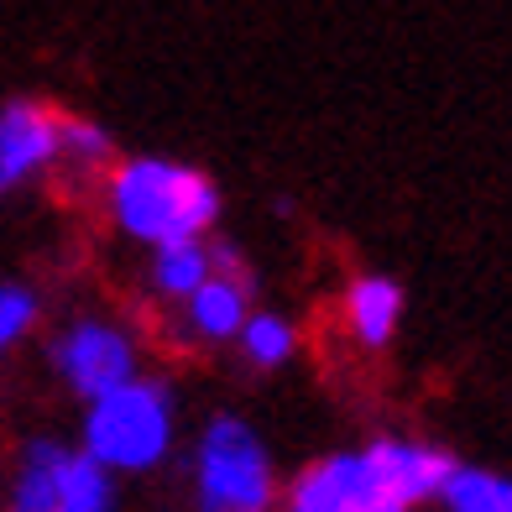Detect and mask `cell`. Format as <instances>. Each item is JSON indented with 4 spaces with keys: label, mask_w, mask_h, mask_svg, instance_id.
Segmentation results:
<instances>
[{
    "label": "cell",
    "mask_w": 512,
    "mask_h": 512,
    "mask_svg": "<svg viewBox=\"0 0 512 512\" xmlns=\"http://www.w3.org/2000/svg\"><path fill=\"white\" fill-rule=\"evenodd\" d=\"M455 465L460 460L418 439H371L298 471L283 486V512H413L445 497Z\"/></svg>",
    "instance_id": "obj_1"
},
{
    "label": "cell",
    "mask_w": 512,
    "mask_h": 512,
    "mask_svg": "<svg viewBox=\"0 0 512 512\" xmlns=\"http://www.w3.org/2000/svg\"><path fill=\"white\" fill-rule=\"evenodd\" d=\"M110 215L131 241L189 246L220 215V189L199 168L173 157H126L110 173Z\"/></svg>",
    "instance_id": "obj_2"
},
{
    "label": "cell",
    "mask_w": 512,
    "mask_h": 512,
    "mask_svg": "<svg viewBox=\"0 0 512 512\" xmlns=\"http://www.w3.org/2000/svg\"><path fill=\"white\" fill-rule=\"evenodd\" d=\"M100 465H110L115 476L152 471L162 455L173 450V398L168 387L152 377H136L126 387L105 392L84 408V445Z\"/></svg>",
    "instance_id": "obj_3"
},
{
    "label": "cell",
    "mask_w": 512,
    "mask_h": 512,
    "mask_svg": "<svg viewBox=\"0 0 512 512\" xmlns=\"http://www.w3.org/2000/svg\"><path fill=\"white\" fill-rule=\"evenodd\" d=\"M194 507L199 512H272L277 476L256 429L236 413H215L194 450Z\"/></svg>",
    "instance_id": "obj_4"
},
{
    "label": "cell",
    "mask_w": 512,
    "mask_h": 512,
    "mask_svg": "<svg viewBox=\"0 0 512 512\" xmlns=\"http://www.w3.org/2000/svg\"><path fill=\"white\" fill-rule=\"evenodd\" d=\"M53 366L84 403H95V398H105V392L136 382V345H131V335L121 330V324L79 319L53 340Z\"/></svg>",
    "instance_id": "obj_5"
},
{
    "label": "cell",
    "mask_w": 512,
    "mask_h": 512,
    "mask_svg": "<svg viewBox=\"0 0 512 512\" xmlns=\"http://www.w3.org/2000/svg\"><path fill=\"white\" fill-rule=\"evenodd\" d=\"M53 157H63V115L37 100L0 105V194L42 173Z\"/></svg>",
    "instance_id": "obj_6"
},
{
    "label": "cell",
    "mask_w": 512,
    "mask_h": 512,
    "mask_svg": "<svg viewBox=\"0 0 512 512\" xmlns=\"http://www.w3.org/2000/svg\"><path fill=\"white\" fill-rule=\"evenodd\" d=\"M189 330L209 345H220V340H241L246 330V319H251V277L241 272L236 262V251L220 246L215 251V277L189 298Z\"/></svg>",
    "instance_id": "obj_7"
},
{
    "label": "cell",
    "mask_w": 512,
    "mask_h": 512,
    "mask_svg": "<svg viewBox=\"0 0 512 512\" xmlns=\"http://www.w3.org/2000/svg\"><path fill=\"white\" fill-rule=\"evenodd\" d=\"M345 319H351L356 340L377 351L403 324V288L392 277H356L351 293H345Z\"/></svg>",
    "instance_id": "obj_8"
},
{
    "label": "cell",
    "mask_w": 512,
    "mask_h": 512,
    "mask_svg": "<svg viewBox=\"0 0 512 512\" xmlns=\"http://www.w3.org/2000/svg\"><path fill=\"white\" fill-rule=\"evenodd\" d=\"M58 512H115V471L89 450L58 455Z\"/></svg>",
    "instance_id": "obj_9"
},
{
    "label": "cell",
    "mask_w": 512,
    "mask_h": 512,
    "mask_svg": "<svg viewBox=\"0 0 512 512\" xmlns=\"http://www.w3.org/2000/svg\"><path fill=\"white\" fill-rule=\"evenodd\" d=\"M209 277H215V251H209L204 241L162 246L152 256V288H157V298H178V304H189Z\"/></svg>",
    "instance_id": "obj_10"
},
{
    "label": "cell",
    "mask_w": 512,
    "mask_h": 512,
    "mask_svg": "<svg viewBox=\"0 0 512 512\" xmlns=\"http://www.w3.org/2000/svg\"><path fill=\"white\" fill-rule=\"evenodd\" d=\"M58 455L63 445H53V439L27 445L11 486V512H58Z\"/></svg>",
    "instance_id": "obj_11"
},
{
    "label": "cell",
    "mask_w": 512,
    "mask_h": 512,
    "mask_svg": "<svg viewBox=\"0 0 512 512\" xmlns=\"http://www.w3.org/2000/svg\"><path fill=\"white\" fill-rule=\"evenodd\" d=\"M439 502H445V512H512V476L481 471V465H455Z\"/></svg>",
    "instance_id": "obj_12"
},
{
    "label": "cell",
    "mask_w": 512,
    "mask_h": 512,
    "mask_svg": "<svg viewBox=\"0 0 512 512\" xmlns=\"http://www.w3.org/2000/svg\"><path fill=\"white\" fill-rule=\"evenodd\" d=\"M293 345H298L293 324L283 314H267V309H256L241 330V351H246L251 366H283L293 356Z\"/></svg>",
    "instance_id": "obj_13"
},
{
    "label": "cell",
    "mask_w": 512,
    "mask_h": 512,
    "mask_svg": "<svg viewBox=\"0 0 512 512\" xmlns=\"http://www.w3.org/2000/svg\"><path fill=\"white\" fill-rule=\"evenodd\" d=\"M37 324V293L27 283H0V351H11Z\"/></svg>",
    "instance_id": "obj_14"
},
{
    "label": "cell",
    "mask_w": 512,
    "mask_h": 512,
    "mask_svg": "<svg viewBox=\"0 0 512 512\" xmlns=\"http://www.w3.org/2000/svg\"><path fill=\"white\" fill-rule=\"evenodd\" d=\"M63 157L74 162H110V131L95 121H63Z\"/></svg>",
    "instance_id": "obj_15"
}]
</instances>
